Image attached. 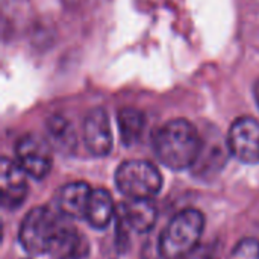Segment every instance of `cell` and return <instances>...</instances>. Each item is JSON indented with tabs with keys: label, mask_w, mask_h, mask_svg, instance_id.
I'll list each match as a JSON object with an SVG mask.
<instances>
[{
	"label": "cell",
	"mask_w": 259,
	"mask_h": 259,
	"mask_svg": "<svg viewBox=\"0 0 259 259\" xmlns=\"http://www.w3.org/2000/svg\"><path fill=\"white\" fill-rule=\"evenodd\" d=\"M202 143L197 129L184 118L167 121L153 135L155 155L171 170L193 167L200 155Z\"/></svg>",
	"instance_id": "obj_1"
},
{
	"label": "cell",
	"mask_w": 259,
	"mask_h": 259,
	"mask_svg": "<svg viewBox=\"0 0 259 259\" xmlns=\"http://www.w3.org/2000/svg\"><path fill=\"white\" fill-rule=\"evenodd\" d=\"M205 217L199 209L187 208L178 212L162 229L158 249L164 259H181L193 250L202 238Z\"/></svg>",
	"instance_id": "obj_2"
},
{
	"label": "cell",
	"mask_w": 259,
	"mask_h": 259,
	"mask_svg": "<svg viewBox=\"0 0 259 259\" xmlns=\"http://www.w3.org/2000/svg\"><path fill=\"white\" fill-rule=\"evenodd\" d=\"M115 185L127 199H152L162 188V176L152 162L132 159L118 165Z\"/></svg>",
	"instance_id": "obj_3"
},
{
	"label": "cell",
	"mask_w": 259,
	"mask_h": 259,
	"mask_svg": "<svg viewBox=\"0 0 259 259\" xmlns=\"http://www.w3.org/2000/svg\"><path fill=\"white\" fill-rule=\"evenodd\" d=\"M59 220L61 217L46 206H36L30 209L24 217L18 232V240L23 249L30 255H46Z\"/></svg>",
	"instance_id": "obj_4"
},
{
	"label": "cell",
	"mask_w": 259,
	"mask_h": 259,
	"mask_svg": "<svg viewBox=\"0 0 259 259\" xmlns=\"http://www.w3.org/2000/svg\"><path fill=\"white\" fill-rule=\"evenodd\" d=\"M229 152L244 164H259V121L253 117L237 118L228 135Z\"/></svg>",
	"instance_id": "obj_5"
},
{
	"label": "cell",
	"mask_w": 259,
	"mask_h": 259,
	"mask_svg": "<svg viewBox=\"0 0 259 259\" xmlns=\"http://www.w3.org/2000/svg\"><path fill=\"white\" fill-rule=\"evenodd\" d=\"M17 162L33 179H44L53 164L50 146L35 135H24L18 140L15 147Z\"/></svg>",
	"instance_id": "obj_6"
},
{
	"label": "cell",
	"mask_w": 259,
	"mask_h": 259,
	"mask_svg": "<svg viewBox=\"0 0 259 259\" xmlns=\"http://www.w3.org/2000/svg\"><path fill=\"white\" fill-rule=\"evenodd\" d=\"M158 211L152 199H127L117 206L115 222L129 232L147 234L155 228Z\"/></svg>",
	"instance_id": "obj_7"
},
{
	"label": "cell",
	"mask_w": 259,
	"mask_h": 259,
	"mask_svg": "<svg viewBox=\"0 0 259 259\" xmlns=\"http://www.w3.org/2000/svg\"><path fill=\"white\" fill-rule=\"evenodd\" d=\"M27 175L18 162L2 158L0 162V190L5 209H17L27 197Z\"/></svg>",
	"instance_id": "obj_8"
},
{
	"label": "cell",
	"mask_w": 259,
	"mask_h": 259,
	"mask_svg": "<svg viewBox=\"0 0 259 259\" xmlns=\"http://www.w3.org/2000/svg\"><path fill=\"white\" fill-rule=\"evenodd\" d=\"M83 141L93 156H106L112 150V132L108 114L102 108L91 109L83 120Z\"/></svg>",
	"instance_id": "obj_9"
},
{
	"label": "cell",
	"mask_w": 259,
	"mask_h": 259,
	"mask_svg": "<svg viewBox=\"0 0 259 259\" xmlns=\"http://www.w3.org/2000/svg\"><path fill=\"white\" fill-rule=\"evenodd\" d=\"M88 252V240L74 226L61 219L47 253L53 259H83Z\"/></svg>",
	"instance_id": "obj_10"
},
{
	"label": "cell",
	"mask_w": 259,
	"mask_h": 259,
	"mask_svg": "<svg viewBox=\"0 0 259 259\" xmlns=\"http://www.w3.org/2000/svg\"><path fill=\"white\" fill-rule=\"evenodd\" d=\"M93 190L85 182H70L59 188L56 196V205L61 214L67 219L85 220L87 208L91 199Z\"/></svg>",
	"instance_id": "obj_11"
},
{
	"label": "cell",
	"mask_w": 259,
	"mask_h": 259,
	"mask_svg": "<svg viewBox=\"0 0 259 259\" xmlns=\"http://www.w3.org/2000/svg\"><path fill=\"white\" fill-rule=\"evenodd\" d=\"M115 214L117 206H114L111 194L103 188L93 190L85 214V220L88 222V225L94 229H106L115 219Z\"/></svg>",
	"instance_id": "obj_12"
},
{
	"label": "cell",
	"mask_w": 259,
	"mask_h": 259,
	"mask_svg": "<svg viewBox=\"0 0 259 259\" xmlns=\"http://www.w3.org/2000/svg\"><path fill=\"white\" fill-rule=\"evenodd\" d=\"M229 152L228 141L223 143L222 138H209L208 141L202 143V150L200 155L193 165L196 167L199 175H209L212 171H220V168L225 165Z\"/></svg>",
	"instance_id": "obj_13"
},
{
	"label": "cell",
	"mask_w": 259,
	"mask_h": 259,
	"mask_svg": "<svg viewBox=\"0 0 259 259\" xmlns=\"http://www.w3.org/2000/svg\"><path fill=\"white\" fill-rule=\"evenodd\" d=\"M46 129L49 141L56 150L62 153H71L76 149V134L65 117L52 115L46 123Z\"/></svg>",
	"instance_id": "obj_14"
},
{
	"label": "cell",
	"mask_w": 259,
	"mask_h": 259,
	"mask_svg": "<svg viewBox=\"0 0 259 259\" xmlns=\"http://www.w3.org/2000/svg\"><path fill=\"white\" fill-rule=\"evenodd\" d=\"M146 126V117L141 111L134 108H124L118 112V129L124 146H134L143 135Z\"/></svg>",
	"instance_id": "obj_15"
},
{
	"label": "cell",
	"mask_w": 259,
	"mask_h": 259,
	"mask_svg": "<svg viewBox=\"0 0 259 259\" xmlns=\"http://www.w3.org/2000/svg\"><path fill=\"white\" fill-rule=\"evenodd\" d=\"M229 259H259V241L253 238L240 240L232 249Z\"/></svg>",
	"instance_id": "obj_16"
},
{
	"label": "cell",
	"mask_w": 259,
	"mask_h": 259,
	"mask_svg": "<svg viewBox=\"0 0 259 259\" xmlns=\"http://www.w3.org/2000/svg\"><path fill=\"white\" fill-rule=\"evenodd\" d=\"M219 258V246L215 243H199L193 250H190L181 259H217Z\"/></svg>",
	"instance_id": "obj_17"
},
{
	"label": "cell",
	"mask_w": 259,
	"mask_h": 259,
	"mask_svg": "<svg viewBox=\"0 0 259 259\" xmlns=\"http://www.w3.org/2000/svg\"><path fill=\"white\" fill-rule=\"evenodd\" d=\"M255 97H256V103H258L259 106V80L258 83L255 85Z\"/></svg>",
	"instance_id": "obj_18"
}]
</instances>
